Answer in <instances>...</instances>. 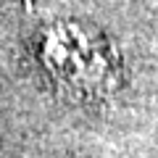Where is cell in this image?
<instances>
[{"label":"cell","mask_w":158,"mask_h":158,"mask_svg":"<svg viewBox=\"0 0 158 158\" xmlns=\"http://www.w3.org/2000/svg\"><path fill=\"white\" fill-rule=\"evenodd\" d=\"M34 48L56 87L77 100H100L121 85V56L95 27L82 21L50 24L40 29Z\"/></svg>","instance_id":"obj_1"}]
</instances>
